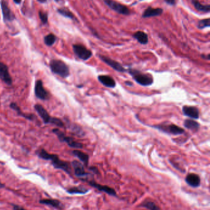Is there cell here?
I'll return each instance as SVG.
<instances>
[{
  "label": "cell",
  "instance_id": "e0dca14e",
  "mask_svg": "<svg viewBox=\"0 0 210 210\" xmlns=\"http://www.w3.org/2000/svg\"><path fill=\"white\" fill-rule=\"evenodd\" d=\"M99 81L102 85L109 88H114L116 86V82L113 77L108 75H99L98 76Z\"/></svg>",
  "mask_w": 210,
  "mask_h": 210
},
{
  "label": "cell",
  "instance_id": "8992f818",
  "mask_svg": "<svg viewBox=\"0 0 210 210\" xmlns=\"http://www.w3.org/2000/svg\"><path fill=\"white\" fill-rule=\"evenodd\" d=\"M103 1L109 8L120 14L129 15L131 14V11L127 6L115 2L114 0H103Z\"/></svg>",
  "mask_w": 210,
  "mask_h": 210
},
{
  "label": "cell",
  "instance_id": "3957f363",
  "mask_svg": "<svg viewBox=\"0 0 210 210\" xmlns=\"http://www.w3.org/2000/svg\"><path fill=\"white\" fill-rule=\"evenodd\" d=\"M49 67L51 71L63 77L66 78L70 75V70L66 63L60 60H52L50 61Z\"/></svg>",
  "mask_w": 210,
  "mask_h": 210
},
{
  "label": "cell",
  "instance_id": "5b68a950",
  "mask_svg": "<svg viewBox=\"0 0 210 210\" xmlns=\"http://www.w3.org/2000/svg\"><path fill=\"white\" fill-rule=\"evenodd\" d=\"M152 127L157 129L164 133L174 135H182L185 132L183 129L174 124H160L158 125H154Z\"/></svg>",
  "mask_w": 210,
  "mask_h": 210
},
{
  "label": "cell",
  "instance_id": "cb8c5ba5",
  "mask_svg": "<svg viewBox=\"0 0 210 210\" xmlns=\"http://www.w3.org/2000/svg\"><path fill=\"white\" fill-rule=\"evenodd\" d=\"M72 154L79 159L86 166L88 165L90 157L87 154L79 150H74L72 151Z\"/></svg>",
  "mask_w": 210,
  "mask_h": 210
},
{
  "label": "cell",
  "instance_id": "74e56055",
  "mask_svg": "<svg viewBox=\"0 0 210 210\" xmlns=\"http://www.w3.org/2000/svg\"><path fill=\"white\" fill-rule=\"evenodd\" d=\"M5 187V185L3 184H2L1 182H0V188H3Z\"/></svg>",
  "mask_w": 210,
  "mask_h": 210
},
{
  "label": "cell",
  "instance_id": "1f68e13d",
  "mask_svg": "<svg viewBox=\"0 0 210 210\" xmlns=\"http://www.w3.org/2000/svg\"><path fill=\"white\" fill-rule=\"evenodd\" d=\"M90 170H91V172H93L94 173H95L96 175H99L100 174L99 171L97 169V168H96L95 166H91L90 168Z\"/></svg>",
  "mask_w": 210,
  "mask_h": 210
},
{
  "label": "cell",
  "instance_id": "e575fe53",
  "mask_svg": "<svg viewBox=\"0 0 210 210\" xmlns=\"http://www.w3.org/2000/svg\"><path fill=\"white\" fill-rule=\"evenodd\" d=\"M125 84L128 86H133V83L130 81H127V82H125Z\"/></svg>",
  "mask_w": 210,
  "mask_h": 210
},
{
  "label": "cell",
  "instance_id": "4316f807",
  "mask_svg": "<svg viewBox=\"0 0 210 210\" xmlns=\"http://www.w3.org/2000/svg\"><path fill=\"white\" fill-rule=\"evenodd\" d=\"M56 41V37L53 34H49L46 35L44 38L45 43L48 46H52Z\"/></svg>",
  "mask_w": 210,
  "mask_h": 210
},
{
  "label": "cell",
  "instance_id": "7a4b0ae2",
  "mask_svg": "<svg viewBox=\"0 0 210 210\" xmlns=\"http://www.w3.org/2000/svg\"><path fill=\"white\" fill-rule=\"evenodd\" d=\"M128 73L131 75L133 79L141 86H149L154 82L153 77L149 74H145L133 68H130L128 70Z\"/></svg>",
  "mask_w": 210,
  "mask_h": 210
},
{
  "label": "cell",
  "instance_id": "277c9868",
  "mask_svg": "<svg viewBox=\"0 0 210 210\" xmlns=\"http://www.w3.org/2000/svg\"><path fill=\"white\" fill-rule=\"evenodd\" d=\"M52 132L57 136L61 142L66 143L72 148L74 149H81L83 148V144L74 140V139L70 136H66L64 132H62L58 129H54Z\"/></svg>",
  "mask_w": 210,
  "mask_h": 210
},
{
  "label": "cell",
  "instance_id": "7c38bea8",
  "mask_svg": "<svg viewBox=\"0 0 210 210\" xmlns=\"http://www.w3.org/2000/svg\"><path fill=\"white\" fill-rule=\"evenodd\" d=\"M0 79L7 85H12V79L9 72L8 67L2 62H0Z\"/></svg>",
  "mask_w": 210,
  "mask_h": 210
},
{
  "label": "cell",
  "instance_id": "f1b7e54d",
  "mask_svg": "<svg viewBox=\"0 0 210 210\" xmlns=\"http://www.w3.org/2000/svg\"><path fill=\"white\" fill-rule=\"evenodd\" d=\"M210 26V18H204L199 20L198 22V28L199 29H203L206 27H209Z\"/></svg>",
  "mask_w": 210,
  "mask_h": 210
},
{
  "label": "cell",
  "instance_id": "7402d4cb",
  "mask_svg": "<svg viewBox=\"0 0 210 210\" xmlns=\"http://www.w3.org/2000/svg\"><path fill=\"white\" fill-rule=\"evenodd\" d=\"M133 37L140 44L143 45L147 44L149 42V38L147 34L142 31H138L136 32L133 34Z\"/></svg>",
  "mask_w": 210,
  "mask_h": 210
},
{
  "label": "cell",
  "instance_id": "ffe728a7",
  "mask_svg": "<svg viewBox=\"0 0 210 210\" xmlns=\"http://www.w3.org/2000/svg\"><path fill=\"white\" fill-rule=\"evenodd\" d=\"M90 191L88 189L81 185L72 187L66 189V192L70 195H84L89 192Z\"/></svg>",
  "mask_w": 210,
  "mask_h": 210
},
{
  "label": "cell",
  "instance_id": "6da1fadb",
  "mask_svg": "<svg viewBox=\"0 0 210 210\" xmlns=\"http://www.w3.org/2000/svg\"><path fill=\"white\" fill-rule=\"evenodd\" d=\"M37 155L39 158L42 159H44L46 160H50L51 162L52 165L56 169L62 170L69 175L71 174V169L70 164L66 161L60 160L57 155L49 154L44 149L39 150L37 152Z\"/></svg>",
  "mask_w": 210,
  "mask_h": 210
},
{
  "label": "cell",
  "instance_id": "f35d334b",
  "mask_svg": "<svg viewBox=\"0 0 210 210\" xmlns=\"http://www.w3.org/2000/svg\"><path fill=\"white\" fill-rule=\"evenodd\" d=\"M140 1H143V0H140Z\"/></svg>",
  "mask_w": 210,
  "mask_h": 210
},
{
  "label": "cell",
  "instance_id": "9c48e42d",
  "mask_svg": "<svg viewBox=\"0 0 210 210\" xmlns=\"http://www.w3.org/2000/svg\"><path fill=\"white\" fill-rule=\"evenodd\" d=\"M72 165L73 168L75 175L77 178H80L81 180L85 181L89 175V173L85 172L84 165L77 160H73L72 162Z\"/></svg>",
  "mask_w": 210,
  "mask_h": 210
},
{
  "label": "cell",
  "instance_id": "8d00e7d4",
  "mask_svg": "<svg viewBox=\"0 0 210 210\" xmlns=\"http://www.w3.org/2000/svg\"><path fill=\"white\" fill-rule=\"evenodd\" d=\"M14 2L16 3V4H17V5H19V4H20V2H21V0H14Z\"/></svg>",
  "mask_w": 210,
  "mask_h": 210
},
{
  "label": "cell",
  "instance_id": "44dd1931",
  "mask_svg": "<svg viewBox=\"0 0 210 210\" xmlns=\"http://www.w3.org/2000/svg\"><path fill=\"white\" fill-rule=\"evenodd\" d=\"M10 108H11L12 110H14L15 111H16L17 114L19 116H20L21 117H23L24 118H25V119H29L30 120H34L36 119V117L33 114H25V113H23L22 111H21L20 108L17 104V103H11L10 104Z\"/></svg>",
  "mask_w": 210,
  "mask_h": 210
},
{
  "label": "cell",
  "instance_id": "d6986e66",
  "mask_svg": "<svg viewBox=\"0 0 210 210\" xmlns=\"http://www.w3.org/2000/svg\"><path fill=\"white\" fill-rule=\"evenodd\" d=\"M163 10L161 8H153L152 7H149L144 11L142 17L143 18H149L160 16L163 14Z\"/></svg>",
  "mask_w": 210,
  "mask_h": 210
},
{
  "label": "cell",
  "instance_id": "ac0fdd59",
  "mask_svg": "<svg viewBox=\"0 0 210 210\" xmlns=\"http://www.w3.org/2000/svg\"><path fill=\"white\" fill-rule=\"evenodd\" d=\"M39 203L45 205L49 206H51L54 208L57 209H64V205H63L59 200L57 199H42L39 200Z\"/></svg>",
  "mask_w": 210,
  "mask_h": 210
},
{
  "label": "cell",
  "instance_id": "83f0119b",
  "mask_svg": "<svg viewBox=\"0 0 210 210\" xmlns=\"http://www.w3.org/2000/svg\"><path fill=\"white\" fill-rule=\"evenodd\" d=\"M57 12L62 15L66 17H68L70 18L71 19L73 20H75V17L74 16V15L67 9L66 8H61V9H59L57 10Z\"/></svg>",
  "mask_w": 210,
  "mask_h": 210
},
{
  "label": "cell",
  "instance_id": "f546056e",
  "mask_svg": "<svg viewBox=\"0 0 210 210\" xmlns=\"http://www.w3.org/2000/svg\"><path fill=\"white\" fill-rule=\"evenodd\" d=\"M71 130L74 132L75 134H76V135L80 136H82L84 135V132L81 129V128L78 125H72V127L70 128Z\"/></svg>",
  "mask_w": 210,
  "mask_h": 210
},
{
  "label": "cell",
  "instance_id": "30bf717a",
  "mask_svg": "<svg viewBox=\"0 0 210 210\" xmlns=\"http://www.w3.org/2000/svg\"><path fill=\"white\" fill-rule=\"evenodd\" d=\"M99 58L100 59L103 61L105 64H106L108 65L109 67L112 68L113 70H115L117 71L120 72V73H124L126 71H127V70H126L120 64L118 61L104 55H99Z\"/></svg>",
  "mask_w": 210,
  "mask_h": 210
},
{
  "label": "cell",
  "instance_id": "d590c367",
  "mask_svg": "<svg viewBox=\"0 0 210 210\" xmlns=\"http://www.w3.org/2000/svg\"><path fill=\"white\" fill-rule=\"evenodd\" d=\"M38 1L41 3H45L46 2L47 0H38Z\"/></svg>",
  "mask_w": 210,
  "mask_h": 210
},
{
  "label": "cell",
  "instance_id": "484cf974",
  "mask_svg": "<svg viewBox=\"0 0 210 210\" xmlns=\"http://www.w3.org/2000/svg\"><path fill=\"white\" fill-rule=\"evenodd\" d=\"M141 207L145 208L149 210H161L159 206L156 205V203L150 200H145L142 203H141Z\"/></svg>",
  "mask_w": 210,
  "mask_h": 210
},
{
  "label": "cell",
  "instance_id": "5bb4252c",
  "mask_svg": "<svg viewBox=\"0 0 210 210\" xmlns=\"http://www.w3.org/2000/svg\"><path fill=\"white\" fill-rule=\"evenodd\" d=\"M0 4H1L3 18L5 22H11V21L14 20L15 19V16L9 8L7 2L5 0H2Z\"/></svg>",
  "mask_w": 210,
  "mask_h": 210
},
{
  "label": "cell",
  "instance_id": "8fae6325",
  "mask_svg": "<svg viewBox=\"0 0 210 210\" xmlns=\"http://www.w3.org/2000/svg\"><path fill=\"white\" fill-rule=\"evenodd\" d=\"M88 182L89 185H90L91 186H92L94 188L97 189L100 192H103L106 194H107L108 195H110V196H113V197H117L116 191H115L114 189L110 187L107 185H101L99 184L97 182H96L94 181H86V182Z\"/></svg>",
  "mask_w": 210,
  "mask_h": 210
},
{
  "label": "cell",
  "instance_id": "603a6c76",
  "mask_svg": "<svg viewBox=\"0 0 210 210\" xmlns=\"http://www.w3.org/2000/svg\"><path fill=\"white\" fill-rule=\"evenodd\" d=\"M184 126L188 129L193 131H197L200 129V123L192 119H185L184 122Z\"/></svg>",
  "mask_w": 210,
  "mask_h": 210
},
{
  "label": "cell",
  "instance_id": "4fadbf2b",
  "mask_svg": "<svg viewBox=\"0 0 210 210\" xmlns=\"http://www.w3.org/2000/svg\"><path fill=\"white\" fill-rule=\"evenodd\" d=\"M34 108L45 124H48L51 123L52 117L49 116L48 111L45 110V108L43 106H42V105L36 104L35 105Z\"/></svg>",
  "mask_w": 210,
  "mask_h": 210
},
{
  "label": "cell",
  "instance_id": "4dcf8cb0",
  "mask_svg": "<svg viewBox=\"0 0 210 210\" xmlns=\"http://www.w3.org/2000/svg\"><path fill=\"white\" fill-rule=\"evenodd\" d=\"M39 16L41 22L43 24H46L48 22V15L46 13L42 11L39 12Z\"/></svg>",
  "mask_w": 210,
  "mask_h": 210
},
{
  "label": "cell",
  "instance_id": "9a60e30c",
  "mask_svg": "<svg viewBox=\"0 0 210 210\" xmlns=\"http://www.w3.org/2000/svg\"><path fill=\"white\" fill-rule=\"evenodd\" d=\"M183 114L191 119H198L200 116V112L197 108L192 106H184L182 108Z\"/></svg>",
  "mask_w": 210,
  "mask_h": 210
},
{
  "label": "cell",
  "instance_id": "ba28073f",
  "mask_svg": "<svg viewBox=\"0 0 210 210\" xmlns=\"http://www.w3.org/2000/svg\"><path fill=\"white\" fill-rule=\"evenodd\" d=\"M35 94L36 98L42 100H48L49 98V94L45 89L41 80H37L35 83Z\"/></svg>",
  "mask_w": 210,
  "mask_h": 210
},
{
  "label": "cell",
  "instance_id": "d4e9b609",
  "mask_svg": "<svg viewBox=\"0 0 210 210\" xmlns=\"http://www.w3.org/2000/svg\"><path fill=\"white\" fill-rule=\"evenodd\" d=\"M192 3L194 5L195 8L202 12H209L210 11V6L208 5H203L201 4L198 0H192Z\"/></svg>",
  "mask_w": 210,
  "mask_h": 210
},
{
  "label": "cell",
  "instance_id": "d6a6232c",
  "mask_svg": "<svg viewBox=\"0 0 210 210\" xmlns=\"http://www.w3.org/2000/svg\"><path fill=\"white\" fill-rule=\"evenodd\" d=\"M13 210H27L22 206L18 205H13Z\"/></svg>",
  "mask_w": 210,
  "mask_h": 210
},
{
  "label": "cell",
  "instance_id": "52a82bcc",
  "mask_svg": "<svg viewBox=\"0 0 210 210\" xmlns=\"http://www.w3.org/2000/svg\"><path fill=\"white\" fill-rule=\"evenodd\" d=\"M73 50L76 56L83 61L88 60L93 55V53L90 50L81 44L73 45Z\"/></svg>",
  "mask_w": 210,
  "mask_h": 210
},
{
  "label": "cell",
  "instance_id": "2e32d148",
  "mask_svg": "<svg viewBox=\"0 0 210 210\" xmlns=\"http://www.w3.org/2000/svg\"><path fill=\"white\" fill-rule=\"evenodd\" d=\"M186 183L192 187H198L200 185V178L195 173L188 174L185 179Z\"/></svg>",
  "mask_w": 210,
  "mask_h": 210
},
{
  "label": "cell",
  "instance_id": "836d02e7",
  "mask_svg": "<svg viewBox=\"0 0 210 210\" xmlns=\"http://www.w3.org/2000/svg\"><path fill=\"white\" fill-rule=\"evenodd\" d=\"M164 2L171 6H174L176 5V0H164Z\"/></svg>",
  "mask_w": 210,
  "mask_h": 210
}]
</instances>
